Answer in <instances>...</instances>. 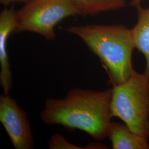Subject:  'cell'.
Segmentation results:
<instances>
[{"mask_svg": "<svg viewBox=\"0 0 149 149\" xmlns=\"http://www.w3.org/2000/svg\"><path fill=\"white\" fill-rule=\"evenodd\" d=\"M107 137L113 149H149V139L134 133L125 123H110Z\"/></svg>", "mask_w": 149, "mask_h": 149, "instance_id": "7", "label": "cell"}, {"mask_svg": "<svg viewBox=\"0 0 149 149\" xmlns=\"http://www.w3.org/2000/svg\"><path fill=\"white\" fill-rule=\"evenodd\" d=\"M138 21L131 29L135 47L146 59L144 73L149 77V8H138Z\"/></svg>", "mask_w": 149, "mask_h": 149, "instance_id": "8", "label": "cell"}, {"mask_svg": "<svg viewBox=\"0 0 149 149\" xmlns=\"http://www.w3.org/2000/svg\"><path fill=\"white\" fill-rule=\"evenodd\" d=\"M48 145L50 149H84L70 143L60 134L53 135L49 141Z\"/></svg>", "mask_w": 149, "mask_h": 149, "instance_id": "10", "label": "cell"}, {"mask_svg": "<svg viewBox=\"0 0 149 149\" xmlns=\"http://www.w3.org/2000/svg\"><path fill=\"white\" fill-rule=\"evenodd\" d=\"M82 16L91 15L102 11L116 10L124 5V0H71Z\"/></svg>", "mask_w": 149, "mask_h": 149, "instance_id": "9", "label": "cell"}, {"mask_svg": "<svg viewBox=\"0 0 149 149\" xmlns=\"http://www.w3.org/2000/svg\"><path fill=\"white\" fill-rule=\"evenodd\" d=\"M112 93L113 88L105 91L72 88L63 98H48L40 113L41 120L48 125L78 129L96 140H102L107 137L113 117Z\"/></svg>", "mask_w": 149, "mask_h": 149, "instance_id": "1", "label": "cell"}, {"mask_svg": "<svg viewBox=\"0 0 149 149\" xmlns=\"http://www.w3.org/2000/svg\"><path fill=\"white\" fill-rule=\"evenodd\" d=\"M112 112L134 133L149 138V77L144 72L134 70L128 80L113 86Z\"/></svg>", "mask_w": 149, "mask_h": 149, "instance_id": "3", "label": "cell"}, {"mask_svg": "<svg viewBox=\"0 0 149 149\" xmlns=\"http://www.w3.org/2000/svg\"><path fill=\"white\" fill-rule=\"evenodd\" d=\"M27 0H0V2L2 4L4 5H8L10 3H12L16 2H21V1H25Z\"/></svg>", "mask_w": 149, "mask_h": 149, "instance_id": "11", "label": "cell"}, {"mask_svg": "<svg viewBox=\"0 0 149 149\" xmlns=\"http://www.w3.org/2000/svg\"><path fill=\"white\" fill-rule=\"evenodd\" d=\"M17 26L16 12L13 8H5L0 14V84L3 93L9 95L12 86V74L7 53V41Z\"/></svg>", "mask_w": 149, "mask_h": 149, "instance_id": "6", "label": "cell"}, {"mask_svg": "<svg viewBox=\"0 0 149 149\" xmlns=\"http://www.w3.org/2000/svg\"><path fill=\"white\" fill-rule=\"evenodd\" d=\"M142 0H132L131 5L133 6L134 7H136L137 8H139L140 6V3Z\"/></svg>", "mask_w": 149, "mask_h": 149, "instance_id": "12", "label": "cell"}, {"mask_svg": "<svg viewBox=\"0 0 149 149\" xmlns=\"http://www.w3.org/2000/svg\"><path fill=\"white\" fill-rule=\"evenodd\" d=\"M79 15L71 0H31L16 11L15 32H33L53 41L54 27L64 18Z\"/></svg>", "mask_w": 149, "mask_h": 149, "instance_id": "4", "label": "cell"}, {"mask_svg": "<svg viewBox=\"0 0 149 149\" xmlns=\"http://www.w3.org/2000/svg\"><path fill=\"white\" fill-rule=\"evenodd\" d=\"M85 43L101 60L113 86L124 82L133 71L135 47L132 30L122 25H87L64 28Z\"/></svg>", "mask_w": 149, "mask_h": 149, "instance_id": "2", "label": "cell"}, {"mask_svg": "<svg viewBox=\"0 0 149 149\" xmlns=\"http://www.w3.org/2000/svg\"><path fill=\"white\" fill-rule=\"evenodd\" d=\"M0 122L16 149H32L34 141L29 119L9 95L0 96Z\"/></svg>", "mask_w": 149, "mask_h": 149, "instance_id": "5", "label": "cell"}]
</instances>
